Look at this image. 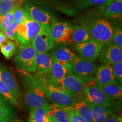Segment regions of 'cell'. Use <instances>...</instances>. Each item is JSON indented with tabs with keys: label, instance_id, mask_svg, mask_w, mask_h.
Instances as JSON below:
<instances>
[{
	"label": "cell",
	"instance_id": "obj_1",
	"mask_svg": "<svg viewBox=\"0 0 122 122\" xmlns=\"http://www.w3.org/2000/svg\"><path fill=\"white\" fill-rule=\"evenodd\" d=\"M81 96V100L86 101L88 102L120 110L121 101L115 100L106 96L99 89L96 84H86Z\"/></svg>",
	"mask_w": 122,
	"mask_h": 122
},
{
	"label": "cell",
	"instance_id": "obj_2",
	"mask_svg": "<svg viewBox=\"0 0 122 122\" xmlns=\"http://www.w3.org/2000/svg\"><path fill=\"white\" fill-rule=\"evenodd\" d=\"M37 54L31 44H18V50L14 58V62L19 70L28 72L36 71L35 58Z\"/></svg>",
	"mask_w": 122,
	"mask_h": 122
},
{
	"label": "cell",
	"instance_id": "obj_3",
	"mask_svg": "<svg viewBox=\"0 0 122 122\" xmlns=\"http://www.w3.org/2000/svg\"><path fill=\"white\" fill-rule=\"evenodd\" d=\"M92 39L103 45L112 42L114 29L111 24L103 19L95 20L88 25Z\"/></svg>",
	"mask_w": 122,
	"mask_h": 122
},
{
	"label": "cell",
	"instance_id": "obj_4",
	"mask_svg": "<svg viewBox=\"0 0 122 122\" xmlns=\"http://www.w3.org/2000/svg\"><path fill=\"white\" fill-rule=\"evenodd\" d=\"M22 78L25 89L24 102L27 108L30 110H32L36 108L48 105V101L44 92L26 79L22 77Z\"/></svg>",
	"mask_w": 122,
	"mask_h": 122
},
{
	"label": "cell",
	"instance_id": "obj_5",
	"mask_svg": "<svg viewBox=\"0 0 122 122\" xmlns=\"http://www.w3.org/2000/svg\"><path fill=\"white\" fill-rule=\"evenodd\" d=\"M51 35L54 42L58 44L70 45L72 43V25L66 22H58L51 20Z\"/></svg>",
	"mask_w": 122,
	"mask_h": 122
},
{
	"label": "cell",
	"instance_id": "obj_6",
	"mask_svg": "<svg viewBox=\"0 0 122 122\" xmlns=\"http://www.w3.org/2000/svg\"><path fill=\"white\" fill-rule=\"evenodd\" d=\"M30 44L37 53L48 52L52 49L55 45V42L51 36L50 25L41 24L39 32Z\"/></svg>",
	"mask_w": 122,
	"mask_h": 122
},
{
	"label": "cell",
	"instance_id": "obj_7",
	"mask_svg": "<svg viewBox=\"0 0 122 122\" xmlns=\"http://www.w3.org/2000/svg\"><path fill=\"white\" fill-rule=\"evenodd\" d=\"M72 65L74 75L83 79L86 83L93 80L97 69V66L95 63L78 57L73 61Z\"/></svg>",
	"mask_w": 122,
	"mask_h": 122
},
{
	"label": "cell",
	"instance_id": "obj_8",
	"mask_svg": "<svg viewBox=\"0 0 122 122\" xmlns=\"http://www.w3.org/2000/svg\"><path fill=\"white\" fill-rule=\"evenodd\" d=\"M103 46L102 44L92 40L83 43L74 44L72 48L83 59L94 62L98 57Z\"/></svg>",
	"mask_w": 122,
	"mask_h": 122
},
{
	"label": "cell",
	"instance_id": "obj_9",
	"mask_svg": "<svg viewBox=\"0 0 122 122\" xmlns=\"http://www.w3.org/2000/svg\"><path fill=\"white\" fill-rule=\"evenodd\" d=\"M72 74V63L53 60L49 79L50 83L53 85L58 86L59 82L62 79Z\"/></svg>",
	"mask_w": 122,
	"mask_h": 122
},
{
	"label": "cell",
	"instance_id": "obj_10",
	"mask_svg": "<svg viewBox=\"0 0 122 122\" xmlns=\"http://www.w3.org/2000/svg\"><path fill=\"white\" fill-rule=\"evenodd\" d=\"M98 59L101 63L109 65L122 61V49L112 42L106 44L101 50Z\"/></svg>",
	"mask_w": 122,
	"mask_h": 122
},
{
	"label": "cell",
	"instance_id": "obj_11",
	"mask_svg": "<svg viewBox=\"0 0 122 122\" xmlns=\"http://www.w3.org/2000/svg\"><path fill=\"white\" fill-rule=\"evenodd\" d=\"M86 84L87 83L83 79L72 74L62 79L58 86L75 96L83 92Z\"/></svg>",
	"mask_w": 122,
	"mask_h": 122
},
{
	"label": "cell",
	"instance_id": "obj_12",
	"mask_svg": "<svg viewBox=\"0 0 122 122\" xmlns=\"http://www.w3.org/2000/svg\"><path fill=\"white\" fill-rule=\"evenodd\" d=\"M0 81L6 86L9 91L19 101L22 95L17 82L11 71L1 65H0Z\"/></svg>",
	"mask_w": 122,
	"mask_h": 122
},
{
	"label": "cell",
	"instance_id": "obj_13",
	"mask_svg": "<svg viewBox=\"0 0 122 122\" xmlns=\"http://www.w3.org/2000/svg\"><path fill=\"white\" fill-rule=\"evenodd\" d=\"M94 83L99 86H105L117 83L112 73L111 65L104 64L97 68L94 77Z\"/></svg>",
	"mask_w": 122,
	"mask_h": 122
},
{
	"label": "cell",
	"instance_id": "obj_14",
	"mask_svg": "<svg viewBox=\"0 0 122 122\" xmlns=\"http://www.w3.org/2000/svg\"><path fill=\"white\" fill-rule=\"evenodd\" d=\"M89 103L91 109L93 122H103L114 114L119 111L114 108Z\"/></svg>",
	"mask_w": 122,
	"mask_h": 122
},
{
	"label": "cell",
	"instance_id": "obj_15",
	"mask_svg": "<svg viewBox=\"0 0 122 122\" xmlns=\"http://www.w3.org/2000/svg\"><path fill=\"white\" fill-rule=\"evenodd\" d=\"M36 71L39 74L49 75L53 59L49 53H37L35 58Z\"/></svg>",
	"mask_w": 122,
	"mask_h": 122
},
{
	"label": "cell",
	"instance_id": "obj_16",
	"mask_svg": "<svg viewBox=\"0 0 122 122\" xmlns=\"http://www.w3.org/2000/svg\"><path fill=\"white\" fill-rule=\"evenodd\" d=\"M50 55L53 60L70 63H72L73 61L79 57L72 50L63 46H56Z\"/></svg>",
	"mask_w": 122,
	"mask_h": 122
},
{
	"label": "cell",
	"instance_id": "obj_17",
	"mask_svg": "<svg viewBox=\"0 0 122 122\" xmlns=\"http://www.w3.org/2000/svg\"><path fill=\"white\" fill-rule=\"evenodd\" d=\"M16 116L11 103L0 94V122H9L16 119Z\"/></svg>",
	"mask_w": 122,
	"mask_h": 122
},
{
	"label": "cell",
	"instance_id": "obj_18",
	"mask_svg": "<svg viewBox=\"0 0 122 122\" xmlns=\"http://www.w3.org/2000/svg\"><path fill=\"white\" fill-rule=\"evenodd\" d=\"M24 10L35 21L41 24H48L50 25L51 17L49 14L35 6L26 5Z\"/></svg>",
	"mask_w": 122,
	"mask_h": 122
},
{
	"label": "cell",
	"instance_id": "obj_19",
	"mask_svg": "<svg viewBox=\"0 0 122 122\" xmlns=\"http://www.w3.org/2000/svg\"><path fill=\"white\" fill-rule=\"evenodd\" d=\"M48 117L50 122H69L65 107L57 103L49 105Z\"/></svg>",
	"mask_w": 122,
	"mask_h": 122
},
{
	"label": "cell",
	"instance_id": "obj_20",
	"mask_svg": "<svg viewBox=\"0 0 122 122\" xmlns=\"http://www.w3.org/2000/svg\"><path fill=\"white\" fill-rule=\"evenodd\" d=\"M73 33L72 35V41L74 44H80L92 40L88 25H72Z\"/></svg>",
	"mask_w": 122,
	"mask_h": 122
},
{
	"label": "cell",
	"instance_id": "obj_21",
	"mask_svg": "<svg viewBox=\"0 0 122 122\" xmlns=\"http://www.w3.org/2000/svg\"><path fill=\"white\" fill-rule=\"evenodd\" d=\"M49 108L48 105L30 110L28 122H50L48 117Z\"/></svg>",
	"mask_w": 122,
	"mask_h": 122
},
{
	"label": "cell",
	"instance_id": "obj_22",
	"mask_svg": "<svg viewBox=\"0 0 122 122\" xmlns=\"http://www.w3.org/2000/svg\"><path fill=\"white\" fill-rule=\"evenodd\" d=\"M97 86L106 96L115 100L122 101V88L121 85H120L119 84L117 83L105 85V86L97 85Z\"/></svg>",
	"mask_w": 122,
	"mask_h": 122
},
{
	"label": "cell",
	"instance_id": "obj_23",
	"mask_svg": "<svg viewBox=\"0 0 122 122\" xmlns=\"http://www.w3.org/2000/svg\"><path fill=\"white\" fill-rule=\"evenodd\" d=\"M72 107L86 122H93L91 107L87 101L84 100L76 101Z\"/></svg>",
	"mask_w": 122,
	"mask_h": 122
},
{
	"label": "cell",
	"instance_id": "obj_24",
	"mask_svg": "<svg viewBox=\"0 0 122 122\" xmlns=\"http://www.w3.org/2000/svg\"><path fill=\"white\" fill-rule=\"evenodd\" d=\"M21 0H4L0 2V20L9 12L20 6Z\"/></svg>",
	"mask_w": 122,
	"mask_h": 122
},
{
	"label": "cell",
	"instance_id": "obj_25",
	"mask_svg": "<svg viewBox=\"0 0 122 122\" xmlns=\"http://www.w3.org/2000/svg\"><path fill=\"white\" fill-rule=\"evenodd\" d=\"M122 1H115L109 5V7L105 11L104 15L107 18L116 19L122 15Z\"/></svg>",
	"mask_w": 122,
	"mask_h": 122
},
{
	"label": "cell",
	"instance_id": "obj_26",
	"mask_svg": "<svg viewBox=\"0 0 122 122\" xmlns=\"http://www.w3.org/2000/svg\"><path fill=\"white\" fill-rule=\"evenodd\" d=\"M16 50V45L13 41L7 40L6 43L0 46V51L3 56L7 59L13 57Z\"/></svg>",
	"mask_w": 122,
	"mask_h": 122
},
{
	"label": "cell",
	"instance_id": "obj_27",
	"mask_svg": "<svg viewBox=\"0 0 122 122\" xmlns=\"http://www.w3.org/2000/svg\"><path fill=\"white\" fill-rule=\"evenodd\" d=\"M65 109L67 114L69 122H86V120L74 109L72 106L65 107Z\"/></svg>",
	"mask_w": 122,
	"mask_h": 122
},
{
	"label": "cell",
	"instance_id": "obj_28",
	"mask_svg": "<svg viewBox=\"0 0 122 122\" xmlns=\"http://www.w3.org/2000/svg\"><path fill=\"white\" fill-rule=\"evenodd\" d=\"M0 94L4 96L7 100L14 106L19 105V101L14 97V96L9 91L6 86L0 81Z\"/></svg>",
	"mask_w": 122,
	"mask_h": 122
},
{
	"label": "cell",
	"instance_id": "obj_29",
	"mask_svg": "<svg viewBox=\"0 0 122 122\" xmlns=\"http://www.w3.org/2000/svg\"><path fill=\"white\" fill-rule=\"evenodd\" d=\"M80 5L83 7H88L94 5H109L112 0H79Z\"/></svg>",
	"mask_w": 122,
	"mask_h": 122
},
{
	"label": "cell",
	"instance_id": "obj_30",
	"mask_svg": "<svg viewBox=\"0 0 122 122\" xmlns=\"http://www.w3.org/2000/svg\"><path fill=\"white\" fill-rule=\"evenodd\" d=\"M112 69V73L117 82L122 84V61L117 62L111 65Z\"/></svg>",
	"mask_w": 122,
	"mask_h": 122
},
{
	"label": "cell",
	"instance_id": "obj_31",
	"mask_svg": "<svg viewBox=\"0 0 122 122\" xmlns=\"http://www.w3.org/2000/svg\"><path fill=\"white\" fill-rule=\"evenodd\" d=\"M14 10L6 14L0 20V30L1 31H4L14 21Z\"/></svg>",
	"mask_w": 122,
	"mask_h": 122
},
{
	"label": "cell",
	"instance_id": "obj_32",
	"mask_svg": "<svg viewBox=\"0 0 122 122\" xmlns=\"http://www.w3.org/2000/svg\"><path fill=\"white\" fill-rule=\"evenodd\" d=\"M17 23L16 22L13 21L9 25V26L7 27L5 30L3 32L5 37L8 40H11L15 41V37H16V28L17 26Z\"/></svg>",
	"mask_w": 122,
	"mask_h": 122
},
{
	"label": "cell",
	"instance_id": "obj_33",
	"mask_svg": "<svg viewBox=\"0 0 122 122\" xmlns=\"http://www.w3.org/2000/svg\"><path fill=\"white\" fill-rule=\"evenodd\" d=\"M25 14H26V11L20 6L16 7L14 10V21L17 24L23 22L24 18H25Z\"/></svg>",
	"mask_w": 122,
	"mask_h": 122
},
{
	"label": "cell",
	"instance_id": "obj_34",
	"mask_svg": "<svg viewBox=\"0 0 122 122\" xmlns=\"http://www.w3.org/2000/svg\"><path fill=\"white\" fill-rule=\"evenodd\" d=\"M112 41L119 48L122 49V30L121 27H117L114 30Z\"/></svg>",
	"mask_w": 122,
	"mask_h": 122
},
{
	"label": "cell",
	"instance_id": "obj_35",
	"mask_svg": "<svg viewBox=\"0 0 122 122\" xmlns=\"http://www.w3.org/2000/svg\"><path fill=\"white\" fill-rule=\"evenodd\" d=\"M103 122H122V116L120 114H114Z\"/></svg>",
	"mask_w": 122,
	"mask_h": 122
},
{
	"label": "cell",
	"instance_id": "obj_36",
	"mask_svg": "<svg viewBox=\"0 0 122 122\" xmlns=\"http://www.w3.org/2000/svg\"><path fill=\"white\" fill-rule=\"evenodd\" d=\"M7 40H8V39L5 37L4 32L0 30V46L4 45L5 43H6Z\"/></svg>",
	"mask_w": 122,
	"mask_h": 122
},
{
	"label": "cell",
	"instance_id": "obj_37",
	"mask_svg": "<svg viewBox=\"0 0 122 122\" xmlns=\"http://www.w3.org/2000/svg\"><path fill=\"white\" fill-rule=\"evenodd\" d=\"M23 122L22 120H17V119H15L14 120H13V121L11 122Z\"/></svg>",
	"mask_w": 122,
	"mask_h": 122
},
{
	"label": "cell",
	"instance_id": "obj_38",
	"mask_svg": "<svg viewBox=\"0 0 122 122\" xmlns=\"http://www.w3.org/2000/svg\"><path fill=\"white\" fill-rule=\"evenodd\" d=\"M116 1H122V0H115Z\"/></svg>",
	"mask_w": 122,
	"mask_h": 122
},
{
	"label": "cell",
	"instance_id": "obj_39",
	"mask_svg": "<svg viewBox=\"0 0 122 122\" xmlns=\"http://www.w3.org/2000/svg\"><path fill=\"white\" fill-rule=\"evenodd\" d=\"M3 1H4V0H0V2H2Z\"/></svg>",
	"mask_w": 122,
	"mask_h": 122
}]
</instances>
